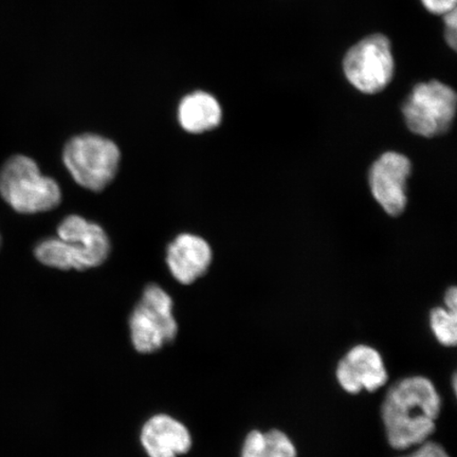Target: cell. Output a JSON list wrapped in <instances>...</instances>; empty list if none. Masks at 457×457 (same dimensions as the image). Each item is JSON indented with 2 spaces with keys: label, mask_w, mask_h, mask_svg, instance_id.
<instances>
[{
  "label": "cell",
  "mask_w": 457,
  "mask_h": 457,
  "mask_svg": "<svg viewBox=\"0 0 457 457\" xmlns=\"http://www.w3.org/2000/svg\"><path fill=\"white\" fill-rule=\"evenodd\" d=\"M424 8L434 15L447 14L456 9L457 0H420Z\"/></svg>",
  "instance_id": "cell-17"
},
{
  "label": "cell",
  "mask_w": 457,
  "mask_h": 457,
  "mask_svg": "<svg viewBox=\"0 0 457 457\" xmlns=\"http://www.w3.org/2000/svg\"><path fill=\"white\" fill-rule=\"evenodd\" d=\"M140 441L150 457H179L192 447L187 427L169 415L158 414L142 428Z\"/></svg>",
  "instance_id": "cell-9"
},
{
  "label": "cell",
  "mask_w": 457,
  "mask_h": 457,
  "mask_svg": "<svg viewBox=\"0 0 457 457\" xmlns=\"http://www.w3.org/2000/svg\"><path fill=\"white\" fill-rule=\"evenodd\" d=\"M222 112L212 95L197 91L182 99L179 108V123L187 133L203 134L219 127Z\"/></svg>",
  "instance_id": "cell-12"
},
{
  "label": "cell",
  "mask_w": 457,
  "mask_h": 457,
  "mask_svg": "<svg viewBox=\"0 0 457 457\" xmlns=\"http://www.w3.org/2000/svg\"><path fill=\"white\" fill-rule=\"evenodd\" d=\"M339 385L347 393L375 392L387 382V371L378 351L368 345L353 347L336 370Z\"/></svg>",
  "instance_id": "cell-8"
},
{
  "label": "cell",
  "mask_w": 457,
  "mask_h": 457,
  "mask_svg": "<svg viewBox=\"0 0 457 457\" xmlns=\"http://www.w3.org/2000/svg\"><path fill=\"white\" fill-rule=\"evenodd\" d=\"M242 457H296L291 439L279 430L253 431L245 437Z\"/></svg>",
  "instance_id": "cell-14"
},
{
  "label": "cell",
  "mask_w": 457,
  "mask_h": 457,
  "mask_svg": "<svg viewBox=\"0 0 457 457\" xmlns=\"http://www.w3.org/2000/svg\"><path fill=\"white\" fill-rule=\"evenodd\" d=\"M173 305V300L160 286H147L129 319L131 342L137 352H156L176 338L179 324Z\"/></svg>",
  "instance_id": "cell-4"
},
{
  "label": "cell",
  "mask_w": 457,
  "mask_h": 457,
  "mask_svg": "<svg viewBox=\"0 0 457 457\" xmlns=\"http://www.w3.org/2000/svg\"><path fill=\"white\" fill-rule=\"evenodd\" d=\"M119 148L98 135L74 137L67 143L62 160L73 179L90 191L100 192L111 184L120 163Z\"/></svg>",
  "instance_id": "cell-3"
},
{
  "label": "cell",
  "mask_w": 457,
  "mask_h": 457,
  "mask_svg": "<svg viewBox=\"0 0 457 457\" xmlns=\"http://www.w3.org/2000/svg\"><path fill=\"white\" fill-rule=\"evenodd\" d=\"M57 237L66 242L82 245L96 267L102 265L110 255L111 244L105 231L99 225L89 222L81 216L66 217L57 228Z\"/></svg>",
  "instance_id": "cell-11"
},
{
  "label": "cell",
  "mask_w": 457,
  "mask_h": 457,
  "mask_svg": "<svg viewBox=\"0 0 457 457\" xmlns=\"http://www.w3.org/2000/svg\"><path fill=\"white\" fill-rule=\"evenodd\" d=\"M453 388L454 392L456 391V376L453 377Z\"/></svg>",
  "instance_id": "cell-20"
},
{
  "label": "cell",
  "mask_w": 457,
  "mask_h": 457,
  "mask_svg": "<svg viewBox=\"0 0 457 457\" xmlns=\"http://www.w3.org/2000/svg\"><path fill=\"white\" fill-rule=\"evenodd\" d=\"M0 195L16 212H47L61 203L57 182L44 176L33 159L24 155L11 157L0 169Z\"/></svg>",
  "instance_id": "cell-2"
},
{
  "label": "cell",
  "mask_w": 457,
  "mask_h": 457,
  "mask_svg": "<svg viewBox=\"0 0 457 457\" xmlns=\"http://www.w3.org/2000/svg\"><path fill=\"white\" fill-rule=\"evenodd\" d=\"M430 325L434 336L444 346L453 347L457 342V312L436 307L431 312Z\"/></svg>",
  "instance_id": "cell-15"
},
{
  "label": "cell",
  "mask_w": 457,
  "mask_h": 457,
  "mask_svg": "<svg viewBox=\"0 0 457 457\" xmlns=\"http://www.w3.org/2000/svg\"><path fill=\"white\" fill-rule=\"evenodd\" d=\"M395 71L392 45L384 34H371L348 49L343 59L347 81L363 94L374 95L391 83Z\"/></svg>",
  "instance_id": "cell-5"
},
{
  "label": "cell",
  "mask_w": 457,
  "mask_h": 457,
  "mask_svg": "<svg viewBox=\"0 0 457 457\" xmlns=\"http://www.w3.org/2000/svg\"><path fill=\"white\" fill-rule=\"evenodd\" d=\"M412 170L410 160L395 152L384 154L370 170L373 196L388 215L403 214L407 205V180Z\"/></svg>",
  "instance_id": "cell-7"
},
{
  "label": "cell",
  "mask_w": 457,
  "mask_h": 457,
  "mask_svg": "<svg viewBox=\"0 0 457 457\" xmlns=\"http://www.w3.org/2000/svg\"><path fill=\"white\" fill-rule=\"evenodd\" d=\"M403 457H450L441 445L430 441L417 445L412 453Z\"/></svg>",
  "instance_id": "cell-16"
},
{
  "label": "cell",
  "mask_w": 457,
  "mask_h": 457,
  "mask_svg": "<svg viewBox=\"0 0 457 457\" xmlns=\"http://www.w3.org/2000/svg\"><path fill=\"white\" fill-rule=\"evenodd\" d=\"M167 262L176 281L190 285L208 271L212 250L204 238L181 234L169 245Z\"/></svg>",
  "instance_id": "cell-10"
},
{
  "label": "cell",
  "mask_w": 457,
  "mask_h": 457,
  "mask_svg": "<svg viewBox=\"0 0 457 457\" xmlns=\"http://www.w3.org/2000/svg\"><path fill=\"white\" fill-rule=\"evenodd\" d=\"M445 37L451 48L456 49L457 15L456 9L444 15Z\"/></svg>",
  "instance_id": "cell-18"
},
{
  "label": "cell",
  "mask_w": 457,
  "mask_h": 457,
  "mask_svg": "<svg viewBox=\"0 0 457 457\" xmlns=\"http://www.w3.org/2000/svg\"><path fill=\"white\" fill-rule=\"evenodd\" d=\"M457 98L455 91L442 82L416 85L405 100L403 113L412 133L427 138L447 131L453 122Z\"/></svg>",
  "instance_id": "cell-6"
},
{
  "label": "cell",
  "mask_w": 457,
  "mask_h": 457,
  "mask_svg": "<svg viewBox=\"0 0 457 457\" xmlns=\"http://www.w3.org/2000/svg\"><path fill=\"white\" fill-rule=\"evenodd\" d=\"M441 409V396L430 379L412 376L396 382L381 408L388 444L405 450L427 442L436 431Z\"/></svg>",
  "instance_id": "cell-1"
},
{
  "label": "cell",
  "mask_w": 457,
  "mask_h": 457,
  "mask_svg": "<svg viewBox=\"0 0 457 457\" xmlns=\"http://www.w3.org/2000/svg\"><path fill=\"white\" fill-rule=\"evenodd\" d=\"M445 307L448 310L457 312V289L451 287L445 295Z\"/></svg>",
  "instance_id": "cell-19"
},
{
  "label": "cell",
  "mask_w": 457,
  "mask_h": 457,
  "mask_svg": "<svg viewBox=\"0 0 457 457\" xmlns=\"http://www.w3.org/2000/svg\"><path fill=\"white\" fill-rule=\"evenodd\" d=\"M34 253L42 264L56 270L84 271L96 267L81 245L66 242L59 237L44 239Z\"/></svg>",
  "instance_id": "cell-13"
}]
</instances>
